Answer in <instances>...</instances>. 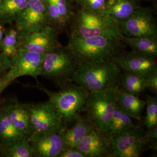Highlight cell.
I'll use <instances>...</instances> for the list:
<instances>
[{
    "label": "cell",
    "mask_w": 157,
    "mask_h": 157,
    "mask_svg": "<svg viewBox=\"0 0 157 157\" xmlns=\"http://www.w3.org/2000/svg\"><path fill=\"white\" fill-rule=\"evenodd\" d=\"M19 30L33 32L49 25L45 0H28L26 8L14 21Z\"/></svg>",
    "instance_id": "4fadbf2b"
},
{
    "label": "cell",
    "mask_w": 157,
    "mask_h": 157,
    "mask_svg": "<svg viewBox=\"0 0 157 157\" xmlns=\"http://www.w3.org/2000/svg\"><path fill=\"white\" fill-rule=\"evenodd\" d=\"M3 156L6 157H33L35 154L29 139L17 141L0 150Z\"/></svg>",
    "instance_id": "484cf974"
},
{
    "label": "cell",
    "mask_w": 157,
    "mask_h": 157,
    "mask_svg": "<svg viewBox=\"0 0 157 157\" xmlns=\"http://www.w3.org/2000/svg\"><path fill=\"white\" fill-rule=\"evenodd\" d=\"M118 24L123 36L157 37L155 20L148 8L138 6L128 18Z\"/></svg>",
    "instance_id": "ba28073f"
},
{
    "label": "cell",
    "mask_w": 157,
    "mask_h": 157,
    "mask_svg": "<svg viewBox=\"0 0 157 157\" xmlns=\"http://www.w3.org/2000/svg\"><path fill=\"white\" fill-rule=\"evenodd\" d=\"M6 23V22L0 20V46H1V43H2V40L4 34H5V32L6 30L5 26V25Z\"/></svg>",
    "instance_id": "e575fe53"
},
{
    "label": "cell",
    "mask_w": 157,
    "mask_h": 157,
    "mask_svg": "<svg viewBox=\"0 0 157 157\" xmlns=\"http://www.w3.org/2000/svg\"><path fill=\"white\" fill-rule=\"evenodd\" d=\"M73 54L78 65L86 62L109 59L123 51L124 43L109 37H70L66 46Z\"/></svg>",
    "instance_id": "277c9868"
},
{
    "label": "cell",
    "mask_w": 157,
    "mask_h": 157,
    "mask_svg": "<svg viewBox=\"0 0 157 157\" xmlns=\"http://www.w3.org/2000/svg\"><path fill=\"white\" fill-rule=\"evenodd\" d=\"M119 88L90 92L83 111L96 128L107 132L117 104Z\"/></svg>",
    "instance_id": "8992f818"
},
{
    "label": "cell",
    "mask_w": 157,
    "mask_h": 157,
    "mask_svg": "<svg viewBox=\"0 0 157 157\" xmlns=\"http://www.w3.org/2000/svg\"><path fill=\"white\" fill-rule=\"evenodd\" d=\"M145 131L137 126L132 127L118 135L110 137L111 157H138L147 145L148 139Z\"/></svg>",
    "instance_id": "52a82bcc"
},
{
    "label": "cell",
    "mask_w": 157,
    "mask_h": 157,
    "mask_svg": "<svg viewBox=\"0 0 157 157\" xmlns=\"http://www.w3.org/2000/svg\"><path fill=\"white\" fill-rule=\"evenodd\" d=\"M138 7L136 0H117L114 6L104 12L118 23L128 18Z\"/></svg>",
    "instance_id": "d4e9b609"
},
{
    "label": "cell",
    "mask_w": 157,
    "mask_h": 157,
    "mask_svg": "<svg viewBox=\"0 0 157 157\" xmlns=\"http://www.w3.org/2000/svg\"><path fill=\"white\" fill-rule=\"evenodd\" d=\"M14 126L29 138L33 135L28 111L25 104L10 98L2 104Z\"/></svg>",
    "instance_id": "2e32d148"
},
{
    "label": "cell",
    "mask_w": 157,
    "mask_h": 157,
    "mask_svg": "<svg viewBox=\"0 0 157 157\" xmlns=\"http://www.w3.org/2000/svg\"><path fill=\"white\" fill-rule=\"evenodd\" d=\"M28 3V0H2L0 5V20L6 23L14 21Z\"/></svg>",
    "instance_id": "603a6c76"
},
{
    "label": "cell",
    "mask_w": 157,
    "mask_h": 157,
    "mask_svg": "<svg viewBox=\"0 0 157 157\" xmlns=\"http://www.w3.org/2000/svg\"><path fill=\"white\" fill-rule=\"evenodd\" d=\"M121 70L111 59L79 64L72 82L90 92L117 88L120 85Z\"/></svg>",
    "instance_id": "6da1fadb"
},
{
    "label": "cell",
    "mask_w": 157,
    "mask_h": 157,
    "mask_svg": "<svg viewBox=\"0 0 157 157\" xmlns=\"http://www.w3.org/2000/svg\"><path fill=\"white\" fill-rule=\"evenodd\" d=\"M20 47L19 30L16 27L6 30L0 46V52L10 59Z\"/></svg>",
    "instance_id": "cb8c5ba5"
},
{
    "label": "cell",
    "mask_w": 157,
    "mask_h": 157,
    "mask_svg": "<svg viewBox=\"0 0 157 157\" xmlns=\"http://www.w3.org/2000/svg\"><path fill=\"white\" fill-rule=\"evenodd\" d=\"M92 124L86 117L80 115L75 120V123L70 128H66L62 133L65 148H76L77 144L93 128Z\"/></svg>",
    "instance_id": "ac0fdd59"
},
{
    "label": "cell",
    "mask_w": 157,
    "mask_h": 157,
    "mask_svg": "<svg viewBox=\"0 0 157 157\" xmlns=\"http://www.w3.org/2000/svg\"><path fill=\"white\" fill-rule=\"evenodd\" d=\"M32 86L44 92L56 108L66 128L83 111L90 92L85 87L73 82L66 84L58 91L49 90L40 84Z\"/></svg>",
    "instance_id": "3957f363"
},
{
    "label": "cell",
    "mask_w": 157,
    "mask_h": 157,
    "mask_svg": "<svg viewBox=\"0 0 157 157\" xmlns=\"http://www.w3.org/2000/svg\"><path fill=\"white\" fill-rule=\"evenodd\" d=\"M33 134L66 128L53 104L48 100L39 104H25Z\"/></svg>",
    "instance_id": "30bf717a"
},
{
    "label": "cell",
    "mask_w": 157,
    "mask_h": 157,
    "mask_svg": "<svg viewBox=\"0 0 157 157\" xmlns=\"http://www.w3.org/2000/svg\"><path fill=\"white\" fill-rule=\"evenodd\" d=\"M75 1H77V0H75Z\"/></svg>",
    "instance_id": "f35d334b"
},
{
    "label": "cell",
    "mask_w": 157,
    "mask_h": 157,
    "mask_svg": "<svg viewBox=\"0 0 157 157\" xmlns=\"http://www.w3.org/2000/svg\"><path fill=\"white\" fill-rule=\"evenodd\" d=\"M124 72L135 73L144 78L157 72L155 58L134 51L121 52L111 59Z\"/></svg>",
    "instance_id": "7c38bea8"
},
{
    "label": "cell",
    "mask_w": 157,
    "mask_h": 157,
    "mask_svg": "<svg viewBox=\"0 0 157 157\" xmlns=\"http://www.w3.org/2000/svg\"><path fill=\"white\" fill-rule=\"evenodd\" d=\"M124 92L138 97L146 89V78L135 73L124 72L121 74L120 85Z\"/></svg>",
    "instance_id": "7402d4cb"
},
{
    "label": "cell",
    "mask_w": 157,
    "mask_h": 157,
    "mask_svg": "<svg viewBox=\"0 0 157 157\" xmlns=\"http://www.w3.org/2000/svg\"><path fill=\"white\" fill-rule=\"evenodd\" d=\"M28 139L14 126L2 104H0V150Z\"/></svg>",
    "instance_id": "e0dca14e"
},
{
    "label": "cell",
    "mask_w": 157,
    "mask_h": 157,
    "mask_svg": "<svg viewBox=\"0 0 157 157\" xmlns=\"http://www.w3.org/2000/svg\"><path fill=\"white\" fill-rule=\"evenodd\" d=\"M146 115L144 124L147 129L157 126V98L147 95L146 97Z\"/></svg>",
    "instance_id": "4316f807"
},
{
    "label": "cell",
    "mask_w": 157,
    "mask_h": 157,
    "mask_svg": "<svg viewBox=\"0 0 157 157\" xmlns=\"http://www.w3.org/2000/svg\"><path fill=\"white\" fill-rule=\"evenodd\" d=\"M150 141V146L151 148L154 149L155 150H157V140H149Z\"/></svg>",
    "instance_id": "8d00e7d4"
},
{
    "label": "cell",
    "mask_w": 157,
    "mask_h": 157,
    "mask_svg": "<svg viewBox=\"0 0 157 157\" xmlns=\"http://www.w3.org/2000/svg\"><path fill=\"white\" fill-rule=\"evenodd\" d=\"M58 10L62 21L66 28L70 25L73 16V11L72 5L69 0H53Z\"/></svg>",
    "instance_id": "83f0119b"
},
{
    "label": "cell",
    "mask_w": 157,
    "mask_h": 157,
    "mask_svg": "<svg viewBox=\"0 0 157 157\" xmlns=\"http://www.w3.org/2000/svg\"><path fill=\"white\" fill-rule=\"evenodd\" d=\"M81 9L96 11L104 12L106 10V0H77Z\"/></svg>",
    "instance_id": "f1b7e54d"
},
{
    "label": "cell",
    "mask_w": 157,
    "mask_h": 157,
    "mask_svg": "<svg viewBox=\"0 0 157 157\" xmlns=\"http://www.w3.org/2000/svg\"><path fill=\"white\" fill-rule=\"evenodd\" d=\"M77 66L69 49L61 46L44 56L41 76L50 79L60 88L72 82Z\"/></svg>",
    "instance_id": "5b68a950"
},
{
    "label": "cell",
    "mask_w": 157,
    "mask_h": 157,
    "mask_svg": "<svg viewBox=\"0 0 157 157\" xmlns=\"http://www.w3.org/2000/svg\"><path fill=\"white\" fill-rule=\"evenodd\" d=\"M122 42L138 53L155 58L157 56V37L123 36Z\"/></svg>",
    "instance_id": "ffe728a7"
},
{
    "label": "cell",
    "mask_w": 157,
    "mask_h": 157,
    "mask_svg": "<svg viewBox=\"0 0 157 157\" xmlns=\"http://www.w3.org/2000/svg\"><path fill=\"white\" fill-rule=\"evenodd\" d=\"M117 104L129 116L140 121L141 112L146 105V101L137 96L124 92L119 89Z\"/></svg>",
    "instance_id": "d6986e66"
},
{
    "label": "cell",
    "mask_w": 157,
    "mask_h": 157,
    "mask_svg": "<svg viewBox=\"0 0 157 157\" xmlns=\"http://www.w3.org/2000/svg\"><path fill=\"white\" fill-rule=\"evenodd\" d=\"M58 157H86V156L78 149L68 148L64 150Z\"/></svg>",
    "instance_id": "4dcf8cb0"
},
{
    "label": "cell",
    "mask_w": 157,
    "mask_h": 157,
    "mask_svg": "<svg viewBox=\"0 0 157 157\" xmlns=\"http://www.w3.org/2000/svg\"><path fill=\"white\" fill-rule=\"evenodd\" d=\"M2 0H0V5H1V3H2Z\"/></svg>",
    "instance_id": "74e56055"
},
{
    "label": "cell",
    "mask_w": 157,
    "mask_h": 157,
    "mask_svg": "<svg viewBox=\"0 0 157 157\" xmlns=\"http://www.w3.org/2000/svg\"><path fill=\"white\" fill-rule=\"evenodd\" d=\"M19 31L20 48L26 50L45 54L61 46L57 31L50 25L35 32Z\"/></svg>",
    "instance_id": "8fae6325"
},
{
    "label": "cell",
    "mask_w": 157,
    "mask_h": 157,
    "mask_svg": "<svg viewBox=\"0 0 157 157\" xmlns=\"http://www.w3.org/2000/svg\"><path fill=\"white\" fill-rule=\"evenodd\" d=\"M76 148L86 157H111V138L106 132L94 128L80 140Z\"/></svg>",
    "instance_id": "9a60e30c"
},
{
    "label": "cell",
    "mask_w": 157,
    "mask_h": 157,
    "mask_svg": "<svg viewBox=\"0 0 157 157\" xmlns=\"http://www.w3.org/2000/svg\"><path fill=\"white\" fill-rule=\"evenodd\" d=\"M135 126L132 117L124 112L117 104L106 133L110 137H113Z\"/></svg>",
    "instance_id": "44dd1931"
},
{
    "label": "cell",
    "mask_w": 157,
    "mask_h": 157,
    "mask_svg": "<svg viewBox=\"0 0 157 157\" xmlns=\"http://www.w3.org/2000/svg\"><path fill=\"white\" fill-rule=\"evenodd\" d=\"M117 0H106V9H109L113 7L117 2Z\"/></svg>",
    "instance_id": "d590c367"
},
{
    "label": "cell",
    "mask_w": 157,
    "mask_h": 157,
    "mask_svg": "<svg viewBox=\"0 0 157 157\" xmlns=\"http://www.w3.org/2000/svg\"><path fill=\"white\" fill-rule=\"evenodd\" d=\"M70 37L105 36L121 41L118 24L109 14L80 9L74 12L70 23Z\"/></svg>",
    "instance_id": "7a4b0ae2"
},
{
    "label": "cell",
    "mask_w": 157,
    "mask_h": 157,
    "mask_svg": "<svg viewBox=\"0 0 157 157\" xmlns=\"http://www.w3.org/2000/svg\"><path fill=\"white\" fill-rule=\"evenodd\" d=\"M45 55L20 48L10 59V67L6 73L7 77L12 82L21 76H30L36 78L42 75Z\"/></svg>",
    "instance_id": "9c48e42d"
},
{
    "label": "cell",
    "mask_w": 157,
    "mask_h": 157,
    "mask_svg": "<svg viewBox=\"0 0 157 157\" xmlns=\"http://www.w3.org/2000/svg\"><path fill=\"white\" fill-rule=\"evenodd\" d=\"M65 129L34 134L28 138L35 157H58L66 149L62 136Z\"/></svg>",
    "instance_id": "5bb4252c"
},
{
    "label": "cell",
    "mask_w": 157,
    "mask_h": 157,
    "mask_svg": "<svg viewBox=\"0 0 157 157\" xmlns=\"http://www.w3.org/2000/svg\"><path fill=\"white\" fill-rule=\"evenodd\" d=\"M10 67V59L0 52V76L6 73Z\"/></svg>",
    "instance_id": "1f68e13d"
},
{
    "label": "cell",
    "mask_w": 157,
    "mask_h": 157,
    "mask_svg": "<svg viewBox=\"0 0 157 157\" xmlns=\"http://www.w3.org/2000/svg\"><path fill=\"white\" fill-rule=\"evenodd\" d=\"M12 82L7 77L6 73L0 76V98L4 90Z\"/></svg>",
    "instance_id": "d6a6232c"
},
{
    "label": "cell",
    "mask_w": 157,
    "mask_h": 157,
    "mask_svg": "<svg viewBox=\"0 0 157 157\" xmlns=\"http://www.w3.org/2000/svg\"><path fill=\"white\" fill-rule=\"evenodd\" d=\"M145 134L147 138L149 140H157V126L148 129Z\"/></svg>",
    "instance_id": "836d02e7"
},
{
    "label": "cell",
    "mask_w": 157,
    "mask_h": 157,
    "mask_svg": "<svg viewBox=\"0 0 157 157\" xmlns=\"http://www.w3.org/2000/svg\"><path fill=\"white\" fill-rule=\"evenodd\" d=\"M146 89L152 92L157 93V72H155L146 78Z\"/></svg>",
    "instance_id": "f546056e"
}]
</instances>
